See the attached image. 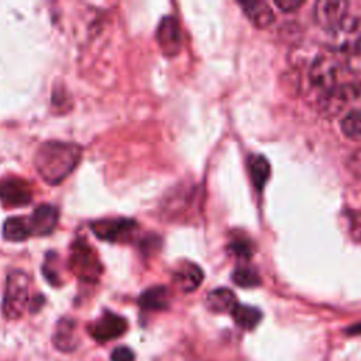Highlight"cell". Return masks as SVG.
Segmentation results:
<instances>
[{"instance_id": "3", "label": "cell", "mask_w": 361, "mask_h": 361, "mask_svg": "<svg viewBox=\"0 0 361 361\" xmlns=\"http://www.w3.org/2000/svg\"><path fill=\"white\" fill-rule=\"evenodd\" d=\"M68 267L83 282H96L103 272L97 252L85 238H78L71 245Z\"/></svg>"}, {"instance_id": "2", "label": "cell", "mask_w": 361, "mask_h": 361, "mask_svg": "<svg viewBox=\"0 0 361 361\" xmlns=\"http://www.w3.org/2000/svg\"><path fill=\"white\" fill-rule=\"evenodd\" d=\"M30 278L21 271H11L6 281V290L3 298L1 310L4 317L14 320L23 316V313L30 307Z\"/></svg>"}, {"instance_id": "27", "label": "cell", "mask_w": 361, "mask_h": 361, "mask_svg": "<svg viewBox=\"0 0 361 361\" xmlns=\"http://www.w3.org/2000/svg\"><path fill=\"white\" fill-rule=\"evenodd\" d=\"M111 361H135V355L133 353L131 348L128 347H116L113 351H111Z\"/></svg>"}, {"instance_id": "11", "label": "cell", "mask_w": 361, "mask_h": 361, "mask_svg": "<svg viewBox=\"0 0 361 361\" xmlns=\"http://www.w3.org/2000/svg\"><path fill=\"white\" fill-rule=\"evenodd\" d=\"M157 42L165 56H175L180 49V30L178 20L165 16L157 28Z\"/></svg>"}, {"instance_id": "8", "label": "cell", "mask_w": 361, "mask_h": 361, "mask_svg": "<svg viewBox=\"0 0 361 361\" xmlns=\"http://www.w3.org/2000/svg\"><path fill=\"white\" fill-rule=\"evenodd\" d=\"M32 188L23 179L16 176H6L0 179V202L6 207H23L31 203Z\"/></svg>"}, {"instance_id": "22", "label": "cell", "mask_w": 361, "mask_h": 361, "mask_svg": "<svg viewBox=\"0 0 361 361\" xmlns=\"http://www.w3.org/2000/svg\"><path fill=\"white\" fill-rule=\"evenodd\" d=\"M231 279L235 285L241 286V288H254L258 286L261 283V278L259 275L251 269V268H237L234 269Z\"/></svg>"}, {"instance_id": "26", "label": "cell", "mask_w": 361, "mask_h": 361, "mask_svg": "<svg viewBox=\"0 0 361 361\" xmlns=\"http://www.w3.org/2000/svg\"><path fill=\"white\" fill-rule=\"evenodd\" d=\"M348 66L354 72H361V41L348 52Z\"/></svg>"}, {"instance_id": "9", "label": "cell", "mask_w": 361, "mask_h": 361, "mask_svg": "<svg viewBox=\"0 0 361 361\" xmlns=\"http://www.w3.org/2000/svg\"><path fill=\"white\" fill-rule=\"evenodd\" d=\"M128 323L123 316H118L113 312H104L97 320L89 324V334L99 343L114 340L126 333Z\"/></svg>"}, {"instance_id": "10", "label": "cell", "mask_w": 361, "mask_h": 361, "mask_svg": "<svg viewBox=\"0 0 361 361\" xmlns=\"http://www.w3.org/2000/svg\"><path fill=\"white\" fill-rule=\"evenodd\" d=\"M348 1L344 0H320L314 3L313 18L322 28L330 30L347 16Z\"/></svg>"}, {"instance_id": "17", "label": "cell", "mask_w": 361, "mask_h": 361, "mask_svg": "<svg viewBox=\"0 0 361 361\" xmlns=\"http://www.w3.org/2000/svg\"><path fill=\"white\" fill-rule=\"evenodd\" d=\"M31 235L28 220L24 217H8L3 223V237L7 241H24Z\"/></svg>"}, {"instance_id": "23", "label": "cell", "mask_w": 361, "mask_h": 361, "mask_svg": "<svg viewBox=\"0 0 361 361\" xmlns=\"http://www.w3.org/2000/svg\"><path fill=\"white\" fill-rule=\"evenodd\" d=\"M228 251L237 258L248 259L254 252V245L245 237H234L228 244Z\"/></svg>"}, {"instance_id": "16", "label": "cell", "mask_w": 361, "mask_h": 361, "mask_svg": "<svg viewBox=\"0 0 361 361\" xmlns=\"http://www.w3.org/2000/svg\"><path fill=\"white\" fill-rule=\"evenodd\" d=\"M138 305L144 310H164L169 305V292L161 285L151 286L140 295Z\"/></svg>"}, {"instance_id": "18", "label": "cell", "mask_w": 361, "mask_h": 361, "mask_svg": "<svg viewBox=\"0 0 361 361\" xmlns=\"http://www.w3.org/2000/svg\"><path fill=\"white\" fill-rule=\"evenodd\" d=\"M55 345L62 351H72L76 347L75 340V322L71 319L59 320L54 336Z\"/></svg>"}, {"instance_id": "14", "label": "cell", "mask_w": 361, "mask_h": 361, "mask_svg": "<svg viewBox=\"0 0 361 361\" xmlns=\"http://www.w3.org/2000/svg\"><path fill=\"white\" fill-rule=\"evenodd\" d=\"M247 18L257 28H267L275 21V13L265 1H244L240 3Z\"/></svg>"}, {"instance_id": "21", "label": "cell", "mask_w": 361, "mask_h": 361, "mask_svg": "<svg viewBox=\"0 0 361 361\" xmlns=\"http://www.w3.org/2000/svg\"><path fill=\"white\" fill-rule=\"evenodd\" d=\"M340 128L347 138L360 140L361 138V110L354 109L345 113V116L341 118Z\"/></svg>"}, {"instance_id": "1", "label": "cell", "mask_w": 361, "mask_h": 361, "mask_svg": "<svg viewBox=\"0 0 361 361\" xmlns=\"http://www.w3.org/2000/svg\"><path fill=\"white\" fill-rule=\"evenodd\" d=\"M82 157L79 145L65 141H47L38 147L34 165L39 176L49 185L61 183L76 168Z\"/></svg>"}, {"instance_id": "24", "label": "cell", "mask_w": 361, "mask_h": 361, "mask_svg": "<svg viewBox=\"0 0 361 361\" xmlns=\"http://www.w3.org/2000/svg\"><path fill=\"white\" fill-rule=\"evenodd\" d=\"M56 259H58V255L56 252H48L47 257H45V261H44V265H42V272H44V276L48 279V282L51 285H61V278H59V274L56 271Z\"/></svg>"}, {"instance_id": "6", "label": "cell", "mask_w": 361, "mask_h": 361, "mask_svg": "<svg viewBox=\"0 0 361 361\" xmlns=\"http://www.w3.org/2000/svg\"><path fill=\"white\" fill-rule=\"evenodd\" d=\"M340 65L338 61L329 54H322L313 58L309 66V82L320 92V96L337 86Z\"/></svg>"}, {"instance_id": "20", "label": "cell", "mask_w": 361, "mask_h": 361, "mask_svg": "<svg viewBox=\"0 0 361 361\" xmlns=\"http://www.w3.org/2000/svg\"><path fill=\"white\" fill-rule=\"evenodd\" d=\"M248 171H250L252 183L255 185V188L258 190H261L264 188V185L267 183L269 173H271L268 161L262 155H252L248 159Z\"/></svg>"}, {"instance_id": "15", "label": "cell", "mask_w": 361, "mask_h": 361, "mask_svg": "<svg viewBox=\"0 0 361 361\" xmlns=\"http://www.w3.org/2000/svg\"><path fill=\"white\" fill-rule=\"evenodd\" d=\"M206 306L210 312L214 313H226L230 312L237 306V299L233 290L227 288H217L210 290L206 295Z\"/></svg>"}, {"instance_id": "12", "label": "cell", "mask_w": 361, "mask_h": 361, "mask_svg": "<svg viewBox=\"0 0 361 361\" xmlns=\"http://www.w3.org/2000/svg\"><path fill=\"white\" fill-rule=\"evenodd\" d=\"M59 220V212L55 206L52 204H39L34 209L28 224L31 234L34 235H48L51 234Z\"/></svg>"}, {"instance_id": "25", "label": "cell", "mask_w": 361, "mask_h": 361, "mask_svg": "<svg viewBox=\"0 0 361 361\" xmlns=\"http://www.w3.org/2000/svg\"><path fill=\"white\" fill-rule=\"evenodd\" d=\"M347 168L348 171L361 180V148L353 151L347 158Z\"/></svg>"}, {"instance_id": "13", "label": "cell", "mask_w": 361, "mask_h": 361, "mask_svg": "<svg viewBox=\"0 0 361 361\" xmlns=\"http://www.w3.org/2000/svg\"><path fill=\"white\" fill-rule=\"evenodd\" d=\"M203 271L202 268L190 261H183L179 264L173 274V282L182 292H193L197 289L203 281Z\"/></svg>"}, {"instance_id": "19", "label": "cell", "mask_w": 361, "mask_h": 361, "mask_svg": "<svg viewBox=\"0 0 361 361\" xmlns=\"http://www.w3.org/2000/svg\"><path fill=\"white\" fill-rule=\"evenodd\" d=\"M231 316L235 324L244 330H252L262 319V313L259 309L247 306V305H238V303L231 310Z\"/></svg>"}, {"instance_id": "29", "label": "cell", "mask_w": 361, "mask_h": 361, "mask_svg": "<svg viewBox=\"0 0 361 361\" xmlns=\"http://www.w3.org/2000/svg\"><path fill=\"white\" fill-rule=\"evenodd\" d=\"M353 235L361 240V216L353 223Z\"/></svg>"}, {"instance_id": "5", "label": "cell", "mask_w": 361, "mask_h": 361, "mask_svg": "<svg viewBox=\"0 0 361 361\" xmlns=\"http://www.w3.org/2000/svg\"><path fill=\"white\" fill-rule=\"evenodd\" d=\"M361 41V18L345 16L334 27L327 30L329 47L336 52H350Z\"/></svg>"}, {"instance_id": "30", "label": "cell", "mask_w": 361, "mask_h": 361, "mask_svg": "<svg viewBox=\"0 0 361 361\" xmlns=\"http://www.w3.org/2000/svg\"><path fill=\"white\" fill-rule=\"evenodd\" d=\"M347 331H348V334H361V324H355V326L350 327Z\"/></svg>"}, {"instance_id": "4", "label": "cell", "mask_w": 361, "mask_h": 361, "mask_svg": "<svg viewBox=\"0 0 361 361\" xmlns=\"http://www.w3.org/2000/svg\"><path fill=\"white\" fill-rule=\"evenodd\" d=\"M92 233L109 243H130L137 231H138V223L133 219L127 217H116V219H100L90 223Z\"/></svg>"}, {"instance_id": "28", "label": "cell", "mask_w": 361, "mask_h": 361, "mask_svg": "<svg viewBox=\"0 0 361 361\" xmlns=\"http://www.w3.org/2000/svg\"><path fill=\"white\" fill-rule=\"evenodd\" d=\"M303 4L302 0H275V6L285 13H292Z\"/></svg>"}, {"instance_id": "7", "label": "cell", "mask_w": 361, "mask_h": 361, "mask_svg": "<svg viewBox=\"0 0 361 361\" xmlns=\"http://www.w3.org/2000/svg\"><path fill=\"white\" fill-rule=\"evenodd\" d=\"M361 96V86L337 85L319 97V109L327 117H334L355 97Z\"/></svg>"}]
</instances>
